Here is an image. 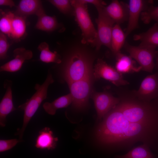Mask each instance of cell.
Listing matches in <instances>:
<instances>
[{
  "instance_id": "obj_1",
  "label": "cell",
  "mask_w": 158,
  "mask_h": 158,
  "mask_svg": "<svg viewBox=\"0 0 158 158\" xmlns=\"http://www.w3.org/2000/svg\"><path fill=\"white\" fill-rule=\"evenodd\" d=\"M102 145L118 150L141 142L158 151V116L138 122L127 120L117 105L103 118L96 132Z\"/></svg>"
},
{
  "instance_id": "obj_2",
  "label": "cell",
  "mask_w": 158,
  "mask_h": 158,
  "mask_svg": "<svg viewBox=\"0 0 158 158\" xmlns=\"http://www.w3.org/2000/svg\"><path fill=\"white\" fill-rule=\"evenodd\" d=\"M54 82L52 73L49 70L44 83L41 85L36 84L34 87L35 92L29 99H27L25 102L18 107V109L24 111L22 126L16 134L19 135L20 140H22L24 132L31 118L42 102L47 98L48 87Z\"/></svg>"
},
{
  "instance_id": "obj_3",
  "label": "cell",
  "mask_w": 158,
  "mask_h": 158,
  "mask_svg": "<svg viewBox=\"0 0 158 158\" xmlns=\"http://www.w3.org/2000/svg\"><path fill=\"white\" fill-rule=\"evenodd\" d=\"M91 63L83 54H73L67 61L63 69V75L67 83L91 76Z\"/></svg>"
},
{
  "instance_id": "obj_4",
  "label": "cell",
  "mask_w": 158,
  "mask_h": 158,
  "mask_svg": "<svg viewBox=\"0 0 158 158\" xmlns=\"http://www.w3.org/2000/svg\"><path fill=\"white\" fill-rule=\"evenodd\" d=\"M70 2L74 9L76 20L82 31V42L91 44L97 37V30L91 20L86 4L79 0H70Z\"/></svg>"
},
{
  "instance_id": "obj_5",
  "label": "cell",
  "mask_w": 158,
  "mask_h": 158,
  "mask_svg": "<svg viewBox=\"0 0 158 158\" xmlns=\"http://www.w3.org/2000/svg\"><path fill=\"white\" fill-rule=\"evenodd\" d=\"M96 8L98 15L96 20L97 26V35L91 44L99 50L104 45L111 49V41L113 28L115 23L107 14L104 7Z\"/></svg>"
},
{
  "instance_id": "obj_6",
  "label": "cell",
  "mask_w": 158,
  "mask_h": 158,
  "mask_svg": "<svg viewBox=\"0 0 158 158\" xmlns=\"http://www.w3.org/2000/svg\"><path fill=\"white\" fill-rule=\"evenodd\" d=\"M124 46L130 56L140 65L142 70L152 72L155 66L154 59L158 53L156 47L140 45L134 46L126 42Z\"/></svg>"
},
{
  "instance_id": "obj_7",
  "label": "cell",
  "mask_w": 158,
  "mask_h": 158,
  "mask_svg": "<svg viewBox=\"0 0 158 158\" xmlns=\"http://www.w3.org/2000/svg\"><path fill=\"white\" fill-rule=\"evenodd\" d=\"M67 83L73 105L77 109H83L88 103L91 84V76Z\"/></svg>"
},
{
  "instance_id": "obj_8",
  "label": "cell",
  "mask_w": 158,
  "mask_h": 158,
  "mask_svg": "<svg viewBox=\"0 0 158 158\" xmlns=\"http://www.w3.org/2000/svg\"><path fill=\"white\" fill-rule=\"evenodd\" d=\"M93 74L96 79L102 78L111 82L116 86L125 85L129 84L124 79L122 73L101 59L97 60L93 70Z\"/></svg>"
},
{
  "instance_id": "obj_9",
  "label": "cell",
  "mask_w": 158,
  "mask_h": 158,
  "mask_svg": "<svg viewBox=\"0 0 158 158\" xmlns=\"http://www.w3.org/2000/svg\"><path fill=\"white\" fill-rule=\"evenodd\" d=\"M91 97L94 102L97 114V119L101 121L106 115L119 102L118 97L107 92H93Z\"/></svg>"
},
{
  "instance_id": "obj_10",
  "label": "cell",
  "mask_w": 158,
  "mask_h": 158,
  "mask_svg": "<svg viewBox=\"0 0 158 158\" xmlns=\"http://www.w3.org/2000/svg\"><path fill=\"white\" fill-rule=\"evenodd\" d=\"M152 0H130L129 1V15L127 26L125 30L126 37L138 27L139 19L142 12L153 4Z\"/></svg>"
},
{
  "instance_id": "obj_11",
  "label": "cell",
  "mask_w": 158,
  "mask_h": 158,
  "mask_svg": "<svg viewBox=\"0 0 158 158\" xmlns=\"http://www.w3.org/2000/svg\"><path fill=\"white\" fill-rule=\"evenodd\" d=\"M139 99L150 101L158 97V74L147 76L142 81L139 89L133 91Z\"/></svg>"
},
{
  "instance_id": "obj_12",
  "label": "cell",
  "mask_w": 158,
  "mask_h": 158,
  "mask_svg": "<svg viewBox=\"0 0 158 158\" xmlns=\"http://www.w3.org/2000/svg\"><path fill=\"white\" fill-rule=\"evenodd\" d=\"M11 80L6 79L4 82V87L5 92L0 103V126H5L6 118L11 112L17 110L15 107L13 102Z\"/></svg>"
},
{
  "instance_id": "obj_13",
  "label": "cell",
  "mask_w": 158,
  "mask_h": 158,
  "mask_svg": "<svg viewBox=\"0 0 158 158\" xmlns=\"http://www.w3.org/2000/svg\"><path fill=\"white\" fill-rule=\"evenodd\" d=\"M14 58L1 66L0 71L16 72L20 69L26 60L31 59L33 56L32 51L23 48H18L13 51Z\"/></svg>"
},
{
  "instance_id": "obj_14",
  "label": "cell",
  "mask_w": 158,
  "mask_h": 158,
  "mask_svg": "<svg viewBox=\"0 0 158 158\" xmlns=\"http://www.w3.org/2000/svg\"><path fill=\"white\" fill-rule=\"evenodd\" d=\"M104 9L107 14L116 24L120 25L128 20L129 15L128 4L114 0Z\"/></svg>"
},
{
  "instance_id": "obj_15",
  "label": "cell",
  "mask_w": 158,
  "mask_h": 158,
  "mask_svg": "<svg viewBox=\"0 0 158 158\" xmlns=\"http://www.w3.org/2000/svg\"><path fill=\"white\" fill-rule=\"evenodd\" d=\"M44 10L41 1L38 0H22L14 13L15 15L26 18L32 14L37 16Z\"/></svg>"
},
{
  "instance_id": "obj_16",
  "label": "cell",
  "mask_w": 158,
  "mask_h": 158,
  "mask_svg": "<svg viewBox=\"0 0 158 158\" xmlns=\"http://www.w3.org/2000/svg\"><path fill=\"white\" fill-rule=\"evenodd\" d=\"M58 140L57 137L54 136L50 128L45 127L39 131L35 146L40 149L52 150L56 148Z\"/></svg>"
},
{
  "instance_id": "obj_17",
  "label": "cell",
  "mask_w": 158,
  "mask_h": 158,
  "mask_svg": "<svg viewBox=\"0 0 158 158\" xmlns=\"http://www.w3.org/2000/svg\"><path fill=\"white\" fill-rule=\"evenodd\" d=\"M133 39L140 41V45L158 47V23H155L147 31L135 35Z\"/></svg>"
},
{
  "instance_id": "obj_18",
  "label": "cell",
  "mask_w": 158,
  "mask_h": 158,
  "mask_svg": "<svg viewBox=\"0 0 158 158\" xmlns=\"http://www.w3.org/2000/svg\"><path fill=\"white\" fill-rule=\"evenodd\" d=\"M117 62L116 69L122 73L138 72L142 70L140 66H135V62L130 56H128L120 52L116 55Z\"/></svg>"
},
{
  "instance_id": "obj_19",
  "label": "cell",
  "mask_w": 158,
  "mask_h": 158,
  "mask_svg": "<svg viewBox=\"0 0 158 158\" xmlns=\"http://www.w3.org/2000/svg\"><path fill=\"white\" fill-rule=\"evenodd\" d=\"M72 102V97L70 93L60 97L51 102H45L43 104V107L47 113L53 115L55 114L57 109L67 107Z\"/></svg>"
},
{
  "instance_id": "obj_20",
  "label": "cell",
  "mask_w": 158,
  "mask_h": 158,
  "mask_svg": "<svg viewBox=\"0 0 158 158\" xmlns=\"http://www.w3.org/2000/svg\"><path fill=\"white\" fill-rule=\"evenodd\" d=\"M126 37L119 25L116 24L113 28L111 41V49L116 55L120 50L125 43Z\"/></svg>"
},
{
  "instance_id": "obj_21",
  "label": "cell",
  "mask_w": 158,
  "mask_h": 158,
  "mask_svg": "<svg viewBox=\"0 0 158 158\" xmlns=\"http://www.w3.org/2000/svg\"><path fill=\"white\" fill-rule=\"evenodd\" d=\"M38 20L35 25L38 29L51 32L56 29L58 25L56 18L47 15L43 11L37 16Z\"/></svg>"
},
{
  "instance_id": "obj_22",
  "label": "cell",
  "mask_w": 158,
  "mask_h": 158,
  "mask_svg": "<svg viewBox=\"0 0 158 158\" xmlns=\"http://www.w3.org/2000/svg\"><path fill=\"white\" fill-rule=\"evenodd\" d=\"M150 148L147 145L142 144L136 147L127 153L117 155L116 158H155Z\"/></svg>"
},
{
  "instance_id": "obj_23",
  "label": "cell",
  "mask_w": 158,
  "mask_h": 158,
  "mask_svg": "<svg viewBox=\"0 0 158 158\" xmlns=\"http://www.w3.org/2000/svg\"><path fill=\"white\" fill-rule=\"evenodd\" d=\"M37 49L40 52V60L46 63H54L60 64L61 60L60 55L56 51L53 52L49 49L48 44L46 42L41 43L38 46Z\"/></svg>"
},
{
  "instance_id": "obj_24",
  "label": "cell",
  "mask_w": 158,
  "mask_h": 158,
  "mask_svg": "<svg viewBox=\"0 0 158 158\" xmlns=\"http://www.w3.org/2000/svg\"><path fill=\"white\" fill-rule=\"evenodd\" d=\"M25 18L15 15L12 21L10 37L14 40H20L24 35L26 27Z\"/></svg>"
},
{
  "instance_id": "obj_25",
  "label": "cell",
  "mask_w": 158,
  "mask_h": 158,
  "mask_svg": "<svg viewBox=\"0 0 158 158\" xmlns=\"http://www.w3.org/2000/svg\"><path fill=\"white\" fill-rule=\"evenodd\" d=\"M0 30L1 32L10 37L11 31L12 23L15 16L10 11L4 12L1 10Z\"/></svg>"
},
{
  "instance_id": "obj_26",
  "label": "cell",
  "mask_w": 158,
  "mask_h": 158,
  "mask_svg": "<svg viewBox=\"0 0 158 158\" xmlns=\"http://www.w3.org/2000/svg\"><path fill=\"white\" fill-rule=\"evenodd\" d=\"M140 16L142 21L145 24H149L152 20L158 23V6L150 5L142 12Z\"/></svg>"
},
{
  "instance_id": "obj_27",
  "label": "cell",
  "mask_w": 158,
  "mask_h": 158,
  "mask_svg": "<svg viewBox=\"0 0 158 158\" xmlns=\"http://www.w3.org/2000/svg\"><path fill=\"white\" fill-rule=\"evenodd\" d=\"M48 1L63 13H68L71 10V5L70 0H50Z\"/></svg>"
},
{
  "instance_id": "obj_28",
  "label": "cell",
  "mask_w": 158,
  "mask_h": 158,
  "mask_svg": "<svg viewBox=\"0 0 158 158\" xmlns=\"http://www.w3.org/2000/svg\"><path fill=\"white\" fill-rule=\"evenodd\" d=\"M10 45L5 34L0 32V59L3 60L7 58V51Z\"/></svg>"
},
{
  "instance_id": "obj_29",
  "label": "cell",
  "mask_w": 158,
  "mask_h": 158,
  "mask_svg": "<svg viewBox=\"0 0 158 158\" xmlns=\"http://www.w3.org/2000/svg\"><path fill=\"white\" fill-rule=\"evenodd\" d=\"M21 141L16 139L0 140V152H2L11 149Z\"/></svg>"
},
{
  "instance_id": "obj_30",
  "label": "cell",
  "mask_w": 158,
  "mask_h": 158,
  "mask_svg": "<svg viewBox=\"0 0 158 158\" xmlns=\"http://www.w3.org/2000/svg\"><path fill=\"white\" fill-rule=\"evenodd\" d=\"M82 3L87 4H93L96 8L105 6L106 3L104 1L98 0H79Z\"/></svg>"
},
{
  "instance_id": "obj_31",
  "label": "cell",
  "mask_w": 158,
  "mask_h": 158,
  "mask_svg": "<svg viewBox=\"0 0 158 158\" xmlns=\"http://www.w3.org/2000/svg\"><path fill=\"white\" fill-rule=\"evenodd\" d=\"M0 5L9 6L10 8L15 6V3L11 0H0Z\"/></svg>"
},
{
  "instance_id": "obj_32",
  "label": "cell",
  "mask_w": 158,
  "mask_h": 158,
  "mask_svg": "<svg viewBox=\"0 0 158 158\" xmlns=\"http://www.w3.org/2000/svg\"><path fill=\"white\" fill-rule=\"evenodd\" d=\"M156 66L158 68V56L156 57Z\"/></svg>"
}]
</instances>
